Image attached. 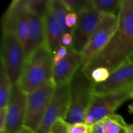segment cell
I'll return each instance as SVG.
<instances>
[{
  "instance_id": "4dcf8cb0",
  "label": "cell",
  "mask_w": 133,
  "mask_h": 133,
  "mask_svg": "<svg viewBox=\"0 0 133 133\" xmlns=\"http://www.w3.org/2000/svg\"><path fill=\"white\" fill-rule=\"evenodd\" d=\"M127 133H133V124L127 125Z\"/></svg>"
},
{
  "instance_id": "8fae6325",
  "label": "cell",
  "mask_w": 133,
  "mask_h": 133,
  "mask_svg": "<svg viewBox=\"0 0 133 133\" xmlns=\"http://www.w3.org/2000/svg\"><path fill=\"white\" fill-rule=\"evenodd\" d=\"M27 95L18 84L12 85L6 107L5 130L9 133H18L24 127Z\"/></svg>"
},
{
  "instance_id": "836d02e7",
  "label": "cell",
  "mask_w": 133,
  "mask_h": 133,
  "mask_svg": "<svg viewBox=\"0 0 133 133\" xmlns=\"http://www.w3.org/2000/svg\"><path fill=\"white\" fill-rule=\"evenodd\" d=\"M0 133H9V132H6L5 130H4V131H0Z\"/></svg>"
},
{
  "instance_id": "5bb4252c",
  "label": "cell",
  "mask_w": 133,
  "mask_h": 133,
  "mask_svg": "<svg viewBox=\"0 0 133 133\" xmlns=\"http://www.w3.org/2000/svg\"><path fill=\"white\" fill-rule=\"evenodd\" d=\"M82 64L81 55L70 48L68 55L53 68V81L55 85L70 83L75 73L82 67Z\"/></svg>"
},
{
  "instance_id": "e0dca14e",
  "label": "cell",
  "mask_w": 133,
  "mask_h": 133,
  "mask_svg": "<svg viewBox=\"0 0 133 133\" xmlns=\"http://www.w3.org/2000/svg\"><path fill=\"white\" fill-rule=\"evenodd\" d=\"M12 84L5 66L1 62L0 66V109H6L10 94Z\"/></svg>"
},
{
  "instance_id": "484cf974",
  "label": "cell",
  "mask_w": 133,
  "mask_h": 133,
  "mask_svg": "<svg viewBox=\"0 0 133 133\" xmlns=\"http://www.w3.org/2000/svg\"><path fill=\"white\" fill-rule=\"evenodd\" d=\"M92 133H106V125L103 119L92 126Z\"/></svg>"
},
{
  "instance_id": "603a6c76",
  "label": "cell",
  "mask_w": 133,
  "mask_h": 133,
  "mask_svg": "<svg viewBox=\"0 0 133 133\" xmlns=\"http://www.w3.org/2000/svg\"><path fill=\"white\" fill-rule=\"evenodd\" d=\"M68 133H92V127L85 122L69 124Z\"/></svg>"
},
{
  "instance_id": "9c48e42d",
  "label": "cell",
  "mask_w": 133,
  "mask_h": 133,
  "mask_svg": "<svg viewBox=\"0 0 133 133\" xmlns=\"http://www.w3.org/2000/svg\"><path fill=\"white\" fill-rule=\"evenodd\" d=\"M119 15V14H118ZM119 16L104 14L103 19L86 49L81 54L82 68H84L101 51L116 32Z\"/></svg>"
},
{
  "instance_id": "7a4b0ae2",
  "label": "cell",
  "mask_w": 133,
  "mask_h": 133,
  "mask_svg": "<svg viewBox=\"0 0 133 133\" xmlns=\"http://www.w3.org/2000/svg\"><path fill=\"white\" fill-rule=\"evenodd\" d=\"M54 54L46 45L32 53L25 60L18 83L28 95L53 80Z\"/></svg>"
},
{
  "instance_id": "4fadbf2b",
  "label": "cell",
  "mask_w": 133,
  "mask_h": 133,
  "mask_svg": "<svg viewBox=\"0 0 133 133\" xmlns=\"http://www.w3.org/2000/svg\"><path fill=\"white\" fill-rule=\"evenodd\" d=\"M46 45L44 18L29 11V23L24 44L26 58L40 47Z\"/></svg>"
},
{
  "instance_id": "d6986e66",
  "label": "cell",
  "mask_w": 133,
  "mask_h": 133,
  "mask_svg": "<svg viewBox=\"0 0 133 133\" xmlns=\"http://www.w3.org/2000/svg\"><path fill=\"white\" fill-rule=\"evenodd\" d=\"M103 119L106 125V133H127L128 125L122 116L114 114Z\"/></svg>"
},
{
  "instance_id": "83f0119b",
  "label": "cell",
  "mask_w": 133,
  "mask_h": 133,
  "mask_svg": "<svg viewBox=\"0 0 133 133\" xmlns=\"http://www.w3.org/2000/svg\"><path fill=\"white\" fill-rule=\"evenodd\" d=\"M6 116V109H0V131H3L5 130Z\"/></svg>"
},
{
  "instance_id": "44dd1931",
  "label": "cell",
  "mask_w": 133,
  "mask_h": 133,
  "mask_svg": "<svg viewBox=\"0 0 133 133\" xmlns=\"http://www.w3.org/2000/svg\"><path fill=\"white\" fill-rule=\"evenodd\" d=\"M29 10L44 18L48 10L49 0H26Z\"/></svg>"
},
{
  "instance_id": "52a82bcc",
  "label": "cell",
  "mask_w": 133,
  "mask_h": 133,
  "mask_svg": "<svg viewBox=\"0 0 133 133\" xmlns=\"http://www.w3.org/2000/svg\"><path fill=\"white\" fill-rule=\"evenodd\" d=\"M104 14L96 9L77 14V20L71 30L72 43L70 49L81 54L98 28Z\"/></svg>"
},
{
  "instance_id": "ac0fdd59",
  "label": "cell",
  "mask_w": 133,
  "mask_h": 133,
  "mask_svg": "<svg viewBox=\"0 0 133 133\" xmlns=\"http://www.w3.org/2000/svg\"><path fill=\"white\" fill-rule=\"evenodd\" d=\"M95 9L103 14L118 16L123 0H93Z\"/></svg>"
},
{
  "instance_id": "d6a6232c",
  "label": "cell",
  "mask_w": 133,
  "mask_h": 133,
  "mask_svg": "<svg viewBox=\"0 0 133 133\" xmlns=\"http://www.w3.org/2000/svg\"><path fill=\"white\" fill-rule=\"evenodd\" d=\"M131 99H133V90L131 89Z\"/></svg>"
},
{
  "instance_id": "ba28073f",
  "label": "cell",
  "mask_w": 133,
  "mask_h": 133,
  "mask_svg": "<svg viewBox=\"0 0 133 133\" xmlns=\"http://www.w3.org/2000/svg\"><path fill=\"white\" fill-rule=\"evenodd\" d=\"M29 23V10L26 0H14L1 19L2 32L14 34L24 45Z\"/></svg>"
},
{
  "instance_id": "3957f363",
  "label": "cell",
  "mask_w": 133,
  "mask_h": 133,
  "mask_svg": "<svg viewBox=\"0 0 133 133\" xmlns=\"http://www.w3.org/2000/svg\"><path fill=\"white\" fill-rule=\"evenodd\" d=\"M69 84L68 107L64 120L68 124L83 123L93 97L94 83L81 67Z\"/></svg>"
},
{
  "instance_id": "30bf717a",
  "label": "cell",
  "mask_w": 133,
  "mask_h": 133,
  "mask_svg": "<svg viewBox=\"0 0 133 133\" xmlns=\"http://www.w3.org/2000/svg\"><path fill=\"white\" fill-rule=\"evenodd\" d=\"M69 92V83L56 86L41 123L35 133H50L51 129L58 119H65L68 107Z\"/></svg>"
},
{
  "instance_id": "8992f818",
  "label": "cell",
  "mask_w": 133,
  "mask_h": 133,
  "mask_svg": "<svg viewBox=\"0 0 133 133\" xmlns=\"http://www.w3.org/2000/svg\"><path fill=\"white\" fill-rule=\"evenodd\" d=\"M56 85L53 80L27 95L24 127L34 132L38 129L54 94Z\"/></svg>"
},
{
  "instance_id": "1f68e13d",
  "label": "cell",
  "mask_w": 133,
  "mask_h": 133,
  "mask_svg": "<svg viewBox=\"0 0 133 133\" xmlns=\"http://www.w3.org/2000/svg\"><path fill=\"white\" fill-rule=\"evenodd\" d=\"M128 111L129 113L133 114V102L128 106Z\"/></svg>"
},
{
  "instance_id": "f546056e",
  "label": "cell",
  "mask_w": 133,
  "mask_h": 133,
  "mask_svg": "<svg viewBox=\"0 0 133 133\" xmlns=\"http://www.w3.org/2000/svg\"><path fill=\"white\" fill-rule=\"evenodd\" d=\"M18 133H35V132H34L32 130L30 129L27 128V127H23V128L22 129V130H21V131Z\"/></svg>"
},
{
  "instance_id": "cb8c5ba5",
  "label": "cell",
  "mask_w": 133,
  "mask_h": 133,
  "mask_svg": "<svg viewBox=\"0 0 133 133\" xmlns=\"http://www.w3.org/2000/svg\"><path fill=\"white\" fill-rule=\"evenodd\" d=\"M69 124L64 119H58L53 127H51L50 133H68Z\"/></svg>"
},
{
  "instance_id": "4316f807",
  "label": "cell",
  "mask_w": 133,
  "mask_h": 133,
  "mask_svg": "<svg viewBox=\"0 0 133 133\" xmlns=\"http://www.w3.org/2000/svg\"><path fill=\"white\" fill-rule=\"evenodd\" d=\"M72 43V36L71 32L63 34L62 37V45L66 47H70Z\"/></svg>"
},
{
  "instance_id": "6da1fadb",
  "label": "cell",
  "mask_w": 133,
  "mask_h": 133,
  "mask_svg": "<svg viewBox=\"0 0 133 133\" xmlns=\"http://www.w3.org/2000/svg\"><path fill=\"white\" fill-rule=\"evenodd\" d=\"M118 16L116 32L103 49L83 68L90 78L91 73L97 68H107L112 73L133 57V14L123 2Z\"/></svg>"
},
{
  "instance_id": "7402d4cb",
  "label": "cell",
  "mask_w": 133,
  "mask_h": 133,
  "mask_svg": "<svg viewBox=\"0 0 133 133\" xmlns=\"http://www.w3.org/2000/svg\"><path fill=\"white\" fill-rule=\"evenodd\" d=\"M110 71L107 68L99 67L92 71L90 78L94 83H101L106 81L110 77Z\"/></svg>"
},
{
  "instance_id": "2e32d148",
  "label": "cell",
  "mask_w": 133,
  "mask_h": 133,
  "mask_svg": "<svg viewBox=\"0 0 133 133\" xmlns=\"http://www.w3.org/2000/svg\"><path fill=\"white\" fill-rule=\"evenodd\" d=\"M49 9L53 17L61 26L63 33L71 32V30L66 26V16L70 12L62 0H49Z\"/></svg>"
},
{
  "instance_id": "7c38bea8",
  "label": "cell",
  "mask_w": 133,
  "mask_h": 133,
  "mask_svg": "<svg viewBox=\"0 0 133 133\" xmlns=\"http://www.w3.org/2000/svg\"><path fill=\"white\" fill-rule=\"evenodd\" d=\"M133 85V57L110 74L109 79L94 83V94L104 95L127 89Z\"/></svg>"
},
{
  "instance_id": "ffe728a7",
  "label": "cell",
  "mask_w": 133,
  "mask_h": 133,
  "mask_svg": "<svg viewBox=\"0 0 133 133\" xmlns=\"http://www.w3.org/2000/svg\"><path fill=\"white\" fill-rule=\"evenodd\" d=\"M71 12L76 14L95 9L93 0H62Z\"/></svg>"
},
{
  "instance_id": "9a60e30c",
  "label": "cell",
  "mask_w": 133,
  "mask_h": 133,
  "mask_svg": "<svg viewBox=\"0 0 133 133\" xmlns=\"http://www.w3.org/2000/svg\"><path fill=\"white\" fill-rule=\"evenodd\" d=\"M45 27L46 45L51 51L55 54L58 51L62 45V37L63 32L61 26L56 21L51 12L48 6V10L44 16Z\"/></svg>"
},
{
  "instance_id": "5b68a950",
  "label": "cell",
  "mask_w": 133,
  "mask_h": 133,
  "mask_svg": "<svg viewBox=\"0 0 133 133\" xmlns=\"http://www.w3.org/2000/svg\"><path fill=\"white\" fill-rule=\"evenodd\" d=\"M131 89L132 87L107 94H94L84 122L92 127L106 117L115 114L118 107L131 98Z\"/></svg>"
},
{
  "instance_id": "277c9868",
  "label": "cell",
  "mask_w": 133,
  "mask_h": 133,
  "mask_svg": "<svg viewBox=\"0 0 133 133\" xmlns=\"http://www.w3.org/2000/svg\"><path fill=\"white\" fill-rule=\"evenodd\" d=\"M25 60L24 45L20 40L14 34L2 32L1 62L5 66L12 85L18 83Z\"/></svg>"
},
{
  "instance_id": "f1b7e54d",
  "label": "cell",
  "mask_w": 133,
  "mask_h": 133,
  "mask_svg": "<svg viewBox=\"0 0 133 133\" xmlns=\"http://www.w3.org/2000/svg\"><path fill=\"white\" fill-rule=\"evenodd\" d=\"M123 4L133 14V0H123Z\"/></svg>"
},
{
  "instance_id": "d4e9b609",
  "label": "cell",
  "mask_w": 133,
  "mask_h": 133,
  "mask_svg": "<svg viewBox=\"0 0 133 133\" xmlns=\"http://www.w3.org/2000/svg\"><path fill=\"white\" fill-rule=\"evenodd\" d=\"M77 20V14L75 12H70L66 18V26L70 29L72 30L73 27L75 26Z\"/></svg>"
},
{
  "instance_id": "e575fe53",
  "label": "cell",
  "mask_w": 133,
  "mask_h": 133,
  "mask_svg": "<svg viewBox=\"0 0 133 133\" xmlns=\"http://www.w3.org/2000/svg\"><path fill=\"white\" fill-rule=\"evenodd\" d=\"M132 90H133V85L132 86Z\"/></svg>"
}]
</instances>
